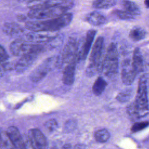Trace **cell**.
I'll return each instance as SVG.
<instances>
[{"label": "cell", "instance_id": "obj_15", "mask_svg": "<svg viewBox=\"0 0 149 149\" xmlns=\"http://www.w3.org/2000/svg\"><path fill=\"white\" fill-rule=\"evenodd\" d=\"M77 61H74L66 64L63 70L62 81L64 84L70 86L74 80V74Z\"/></svg>", "mask_w": 149, "mask_h": 149}, {"label": "cell", "instance_id": "obj_5", "mask_svg": "<svg viewBox=\"0 0 149 149\" xmlns=\"http://www.w3.org/2000/svg\"><path fill=\"white\" fill-rule=\"evenodd\" d=\"M9 49L13 55L19 56L32 52L41 54L44 51V47L42 45L35 44L20 38L13 41L10 44Z\"/></svg>", "mask_w": 149, "mask_h": 149}, {"label": "cell", "instance_id": "obj_10", "mask_svg": "<svg viewBox=\"0 0 149 149\" xmlns=\"http://www.w3.org/2000/svg\"><path fill=\"white\" fill-rule=\"evenodd\" d=\"M28 136L34 149H48L47 139L39 129H30Z\"/></svg>", "mask_w": 149, "mask_h": 149}, {"label": "cell", "instance_id": "obj_13", "mask_svg": "<svg viewBox=\"0 0 149 149\" xmlns=\"http://www.w3.org/2000/svg\"><path fill=\"white\" fill-rule=\"evenodd\" d=\"M6 133L16 149H24V143L19 129L15 126L9 127Z\"/></svg>", "mask_w": 149, "mask_h": 149}, {"label": "cell", "instance_id": "obj_8", "mask_svg": "<svg viewBox=\"0 0 149 149\" xmlns=\"http://www.w3.org/2000/svg\"><path fill=\"white\" fill-rule=\"evenodd\" d=\"M56 62L54 58H49L45 60L32 72L30 75L31 80L37 83L42 80L51 70L54 63Z\"/></svg>", "mask_w": 149, "mask_h": 149}, {"label": "cell", "instance_id": "obj_23", "mask_svg": "<svg viewBox=\"0 0 149 149\" xmlns=\"http://www.w3.org/2000/svg\"><path fill=\"white\" fill-rule=\"evenodd\" d=\"M117 0H94L93 7L95 9H108L115 5Z\"/></svg>", "mask_w": 149, "mask_h": 149}, {"label": "cell", "instance_id": "obj_6", "mask_svg": "<svg viewBox=\"0 0 149 149\" xmlns=\"http://www.w3.org/2000/svg\"><path fill=\"white\" fill-rule=\"evenodd\" d=\"M68 9V6L31 9L28 12L27 16L33 19L47 20L58 17L66 13Z\"/></svg>", "mask_w": 149, "mask_h": 149}, {"label": "cell", "instance_id": "obj_1", "mask_svg": "<svg viewBox=\"0 0 149 149\" xmlns=\"http://www.w3.org/2000/svg\"><path fill=\"white\" fill-rule=\"evenodd\" d=\"M73 15L65 13L58 17L42 21L28 22L26 27L31 31H48L55 32L66 26L71 22Z\"/></svg>", "mask_w": 149, "mask_h": 149}, {"label": "cell", "instance_id": "obj_9", "mask_svg": "<svg viewBox=\"0 0 149 149\" xmlns=\"http://www.w3.org/2000/svg\"><path fill=\"white\" fill-rule=\"evenodd\" d=\"M56 36L54 32L51 31H31L26 34V38L27 41L42 45L53 41Z\"/></svg>", "mask_w": 149, "mask_h": 149}, {"label": "cell", "instance_id": "obj_29", "mask_svg": "<svg viewBox=\"0 0 149 149\" xmlns=\"http://www.w3.org/2000/svg\"><path fill=\"white\" fill-rule=\"evenodd\" d=\"M127 112L128 115H129L130 119L132 120H136L139 119L138 116H137L136 111L135 109L133 102H132L131 104H130L127 106Z\"/></svg>", "mask_w": 149, "mask_h": 149}, {"label": "cell", "instance_id": "obj_2", "mask_svg": "<svg viewBox=\"0 0 149 149\" xmlns=\"http://www.w3.org/2000/svg\"><path fill=\"white\" fill-rule=\"evenodd\" d=\"M104 47V38L102 37H98L93 45L90 56L89 64L86 69V72L87 76L91 77L102 70Z\"/></svg>", "mask_w": 149, "mask_h": 149}, {"label": "cell", "instance_id": "obj_34", "mask_svg": "<svg viewBox=\"0 0 149 149\" xmlns=\"http://www.w3.org/2000/svg\"><path fill=\"white\" fill-rule=\"evenodd\" d=\"M3 72H4V69L2 67V66L0 64V77L3 75Z\"/></svg>", "mask_w": 149, "mask_h": 149}, {"label": "cell", "instance_id": "obj_21", "mask_svg": "<svg viewBox=\"0 0 149 149\" xmlns=\"http://www.w3.org/2000/svg\"><path fill=\"white\" fill-rule=\"evenodd\" d=\"M122 5L125 10L135 16L140 14V8L133 1L130 0H123L122 1Z\"/></svg>", "mask_w": 149, "mask_h": 149}, {"label": "cell", "instance_id": "obj_14", "mask_svg": "<svg viewBox=\"0 0 149 149\" xmlns=\"http://www.w3.org/2000/svg\"><path fill=\"white\" fill-rule=\"evenodd\" d=\"M96 33V30L93 29L90 30L87 32L84 42L83 44L81 50L79 51V60H84L86 58L91 49Z\"/></svg>", "mask_w": 149, "mask_h": 149}, {"label": "cell", "instance_id": "obj_32", "mask_svg": "<svg viewBox=\"0 0 149 149\" xmlns=\"http://www.w3.org/2000/svg\"><path fill=\"white\" fill-rule=\"evenodd\" d=\"M9 59V56L5 48L0 45V64L3 66L7 64V61Z\"/></svg>", "mask_w": 149, "mask_h": 149}, {"label": "cell", "instance_id": "obj_33", "mask_svg": "<svg viewBox=\"0 0 149 149\" xmlns=\"http://www.w3.org/2000/svg\"><path fill=\"white\" fill-rule=\"evenodd\" d=\"M85 146L83 144H76L72 149H85Z\"/></svg>", "mask_w": 149, "mask_h": 149}, {"label": "cell", "instance_id": "obj_26", "mask_svg": "<svg viewBox=\"0 0 149 149\" xmlns=\"http://www.w3.org/2000/svg\"><path fill=\"white\" fill-rule=\"evenodd\" d=\"M112 14L120 20H132L136 17L125 10H114L112 12Z\"/></svg>", "mask_w": 149, "mask_h": 149}, {"label": "cell", "instance_id": "obj_16", "mask_svg": "<svg viewBox=\"0 0 149 149\" xmlns=\"http://www.w3.org/2000/svg\"><path fill=\"white\" fill-rule=\"evenodd\" d=\"M86 20L90 24L95 26H101L107 22L106 17L102 13L94 11L88 13L86 16Z\"/></svg>", "mask_w": 149, "mask_h": 149}, {"label": "cell", "instance_id": "obj_37", "mask_svg": "<svg viewBox=\"0 0 149 149\" xmlns=\"http://www.w3.org/2000/svg\"><path fill=\"white\" fill-rule=\"evenodd\" d=\"M1 133H0V139H1Z\"/></svg>", "mask_w": 149, "mask_h": 149}, {"label": "cell", "instance_id": "obj_12", "mask_svg": "<svg viewBox=\"0 0 149 149\" xmlns=\"http://www.w3.org/2000/svg\"><path fill=\"white\" fill-rule=\"evenodd\" d=\"M121 74L124 84L130 85L133 82L137 74L132 66V62L129 60H125L123 62Z\"/></svg>", "mask_w": 149, "mask_h": 149}, {"label": "cell", "instance_id": "obj_30", "mask_svg": "<svg viewBox=\"0 0 149 149\" xmlns=\"http://www.w3.org/2000/svg\"><path fill=\"white\" fill-rule=\"evenodd\" d=\"M149 125L148 122H139L134 123L131 127V130L133 132H137L140 131Z\"/></svg>", "mask_w": 149, "mask_h": 149}, {"label": "cell", "instance_id": "obj_4", "mask_svg": "<svg viewBox=\"0 0 149 149\" xmlns=\"http://www.w3.org/2000/svg\"><path fill=\"white\" fill-rule=\"evenodd\" d=\"M118 69V53L115 43H111L104 58L102 70L109 78L114 77Z\"/></svg>", "mask_w": 149, "mask_h": 149}, {"label": "cell", "instance_id": "obj_11", "mask_svg": "<svg viewBox=\"0 0 149 149\" xmlns=\"http://www.w3.org/2000/svg\"><path fill=\"white\" fill-rule=\"evenodd\" d=\"M40 54L38 52H32L26 54L21 56L15 66V68L17 72L22 73L26 70L36 60L38 55Z\"/></svg>", "mask_w": 149, "mask_h": 149}, {"label": "cell", "instance_id": "obj_20", "mask_svg": "<svg viewBox=\"0 0 149 149\" xmlns=\"http://www.w3.org/2000/svg\"><path fill=\"white\" fill-rule=\"evenodd\" d=\"M68 0H47L44 2L40 4H37L33 6L31 9H38L47 7H57V6H67L66 5Z\"/></svg>", "mask_w": 149, "mask_h": 149}, {"label": "cell", "instance_id": "obj_35", "mask_svg": "<svg viewBox=\"0 0 149 149\" xmlns=\"http://www.w3.org/2000/svg\"><path fill=\"white\" fill-rule=\"evenodd\" d=\"M144 5L147 8H149V0H144Z\"/></svg>", "mask_w": 149, "mask_h": 149}, {"label": "cell", "instance_id": "obj_27", "mask_svg": "<svg viewBox=\"0 0 149 149\" xmlns=\"http://www.w3.org/2000/svg\"><path fill=\"white\" fill-rule=\"evenodd\" d=\"M132 95V90L131 89H125L121 91L117 95L116 99L121 102H124L128 101Z\"/></svg>", "mask_w": 149, "mask_h": 149}, {"label": "cell", "instance_id": "obj_25", "mask_svg": "<svg viewBox=\"0 0 149 149\" xmlns=\"http://www.w3.org/2000/svg\"><path fill=\"white\" fill-rule=\"evenodd\" d=\"M0 149H16L6 132L1 133L0 139Z\"/></svg>", "mask_w": 149, "mask_h": 149}, {"label": "cell", "instance_id": "obj_19", "mask_svg": "<svg viewBox=\"0 0 149 149\" xmlns=\"http://www.w3.org/2000/svg\"><path fill=\"white\" fill-rule=\"evenodd\" d=\"M146 34L147 31L145 29L139 26H135L130 30L129 36L132 40L137 42L145 38Z\"/></svg>", "mask_w": 149, "mask_h": 149}, {"label": "cell", "instance_id": "obj_17", "mask_svg": "<svg viewBox=\"0 0 149 149\" xmlns=\"http://www.w3.org/2000/svg\"><path fill=\"white\" fill-rule=\"evenodd\" d=\"M132 65L137 74L141 72L143 69V56L139 48H136L134 49Z\"/></svg>", "mask_w": 149, "mask_h": 149}, {"label": "cell", "instance_id": "obj_7", "mask_svg": "<svg viewBox=\"0 0 149 149\" xmlns=\"http://www.w3.org/2000/svg\"><path fill=\"white\" fill-rule=\"evenodd\" d=\"M79 42L74 38H70L65 44L61 55L59 61L61 63H68L79 61Z\"/></svg>", "mask_w": 149, "mask_h": 149}, {"label": "cell", "instance_id": "obj_18", "mask_svg": "<svg viewBox=\"0 0 149 149\" xmlns=\"http://www.w3.org/2000/svg\"><path fill=\"white\" fill-rule=\"evenodd\" d=\"M3 32L10 36H18L24 32L23 28L16 23H6L3 27Z\"/></svg>", "mask_w": 149, "mask_h": 149}, {"label": "cell", "instance_id": "obj_28", "mask_svg": "<svg viewBox=\"0 0 149 149\" xmlns=\"http://www.w3.org/2000/svg\"><path fill=\"white\" fill-rule=\"evenodd\" d=\"M76 122L73 119H69L67 120L63 127V132L68 133L73 132L76 127Z\"/></svg>", "mask_w": 149, "mask_h": 149}, {"label": "cell", "instance_id": "obj_22", "mask_svg": "<svg viewBox=\"0 0 149 149\" xmlns=\"http://www.w3.org/2000/svg\"><path fill=\"white\" fill-rule=\"evenodd\" d=\"M107 84L106 81L102 77H98L93 85L92 90L93 93L97 96L101 95L104 91Z\"/></svg>", "mask_w": 149, "mask_h": 149}, {"label": "cell", "instance_id": "obj_36", "mask_svg": "<svg viewBox=\"0 0 149 149\" xmlns=\"http://www.w3.org/2000/svg\"><path fill=\"white\" fill-rule=\"evenodd\" d=\"M23 1L25 2H34L36 1H39V0H23Z\"/></svg>", "mask_w": 149, "mask_h": 149}, {"label": "cell", "instance_id": "obj_31", "mask_svg": "<svg viewBox=\"0 0 149 149\" xmlns=\"http://www.w3.org/2000/svg\"><path fill=\"white\" fill-rule=\"evenodd\" d=\"M44 126L48 132H52L57 129L58 123L55 119H50L45 123Z\"/></svg>", "mask_w": 149, "mask_h": 149}, {"label": "cell", "instance_id": "obj_3", "mask_svg": "<svg viewBox=\"0 0 149 149\" xmlns=\"http://www.w3.org/2000/svg\"><path fill=\"white\" fill-rule=\"evenodd\" d=\"M133 103L139 118L144 117L148 113L147 78L145 75L141 76L139 79L136 99Z\"/></svg>", "mask_w": 149, "mask_h": 149}, {"label": "cell", "instance_id": "obj_24", "mask_svg": "<svg viewBox=\"0 0 149 149\" xmlns=\"http://www.w3.org/2000/svg\"><path fill=\"white\" fill-rule=\"evenodd\" d=\"M110 134L105 129L98 130L94 133V138L95 140L99 143H105L108 140Z\"/></svg>", "mask_w": 149, "mask_h": 149}]
</instances>
